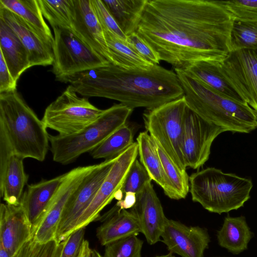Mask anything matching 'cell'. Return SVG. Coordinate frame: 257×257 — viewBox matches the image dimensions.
Wrapping results in <instances>:
<instances>
[{
  "label": "cell",
  "mask_w": 257,
  "mask_h": 257,
  "mask_svg": "<svg viewBox=\"0 0 257 257\" xmlns=\"http://www.w3.org/2000/svg\"><path fill=\"white\" fill-rule=\"evenodd\" d=\"M152 180L146 168L136 159L127 173L121 191L123 196L128 192L134 193L137 195Z\"/></svg>",
  "instance_id": "cell-36"
},
{
  "label": "cell",
  "mask_w": 257,
  "mask_h": 257,
  "mask_svg": "<svg viewBox=\"0 0 257 257\" xmlns=\"http://www.w3.org/2000/svg\"><path fill=\"white\" fill-rule=\"evenodd\" d=\"M17 84L0 52V94L17 90Z\"/></svg>",
  "instance_id": "cell-41"
},
{
  "label": "cell",
  "mask_w": 257,
  "mask_h": 257,
  "mask_svg": "<svg viewBox=\"0 0 257 257\" xmlns=\"http://www.w3.org/2000/svg\"><path fill=\"white\" fill-rule=\"evenodd\" d=\"M190 108L184 96L143 113L146 131L182 170H186L182 145L185 118Z\"/></svg>",
  "instance_id": "cell-7"
},
{
  "label": "cell",
  "mask_w": 257,
  "mask_h": 257,
  "mask_svg": "<svg viewBox=\"0 0 257 257\" xmlns=\"http://www.w3.org/2000/svg\"><path fill=\"white\" fill-rule=\"evenodd\" d=\"M169 256H170V253H169L167 254H165V255L156 256L155 257H169Z\"/></svg>",
  "instance_id": "cell-47"
},
{
  "label": "cell",
  "mask_w": 257,
  "mask_h": 257,
  "mask_svg": "<svg viewBox=\"0 0 257 257\" xmlns=\"http://www.w3.org/2000/svg\"><path fill=\"white\" fill-rule=\"evenodd\" d=\"M47 129L17 90L0 94V163L12 155L43 161L50 147Z\"/></svg>",
  "instance_id": "cell-3"
},
{
  "label": "cell",
  "mask_w": 257,
  "mask_h": 257,
  "mask_svg": "<svg viewBox=\"0 0 257 257\" xmlns=\"http://www.w3.org/2000/svg\"><path fill=\"white\" fill-rule=\"evenodd\" d=\"M89 257H103L99 252L95 249H91L90 252Z\"/></svg>",
  "instance_id": "cell-46"
},
{
  "label": "cell",
  "mask_w": 257,
  "mask_h": 257,
  "mask_svg": "<svg viewBox=\"0 0 257 257\" xmlns=\"http://www.w3.org/2000/svg\"><path fill=\"white\" fill-rule=\"evenodd\" d=\"M107 216L96 229V237L102 245L141 232L139 221L131 211L123 209Z\"/></svg>",
  "instance_id": "cell-23"
},
{
  "label": "cell",
  "mask_w": 257,
  "mask_h": 257,
  "mask_svg": "<svg viewBox=\"0 0 257 257\" xmlns=\"http://www.w3.org/2000/svg\"><path fill=\"white\" fill-rule=\"evenodd\" d=\"M225 131L190 109L185 118L182 152L186 168L198 169L208 160L212 144Z\"/></svg>",
  "instance_id": "cell-12"
},
{
  "label": "cell",
  "mask_w": 257,
  "mask_h": 257,
  "mask_svg": "<svg viewBox=\"0 0 257 257\" xmlns=\"http://www.w3.org/2000/svg\"><path fill=\"white\" fill-rule=\"evenodd\" d=\"M96 165L78 167L65 173L48 210L33 237L39 243L56 239L57 227L64 208L73 193Z\"/></svg>",
  "instance_id": "cell-14"
},
{
  "label": "cell",
  "mask_w": 257,
  "mask_h": 257,
  "mask_svg": "<svg viewBox=\"0 0 257 257\" xmlns=\"http://www.w3.org/2000/svg\"><path fill=\"white\" fill-rule=\"evenodd\" d=\"M137 201V195L134 193L128 192L124 195L122 200L118 201L114 207V209L110 212L120 211L123 209H131L135 205Z\"/></svg>",
  "instance_id": "cell-42"
},
{
  "label": "cell",
  "mask_w": 257,
  "mask_h": 257,
  "mask_svg": "<svg viewBox=\"0 0 257 257\" xmlns=\"http://www.w3.org/2000/svg\"><path fill=\"white\" fill-rule=\"evenodd\" d=\"M138 155L136 142L117 157L94 199L80 217L74 230L85 227L99 217L101 210L121 190L127 173Z\"/></svg>",
  "instance_id": "cell-13"
},
{
  "label": "cell",
  "mask_w": 257,
  "mask_h": 257,
  "mask_svg": "<svg viewBox=\"0 0 257 257\" xmlns=\"http://www.w3.org/2000/svg\"><path fill=\"white\" fill-rule=\"evenodd\" d=\"M234 21L257 22V1H218Z\"/></svg>",
  "instance_id": "cell-35"
},
{
  "label": "cell",
  "mask_w": 257,
  "mask_h": 257,
  "mask_svg": "<svg viewBox=\"0 0 257 257\" xmlns=\"http://www.w3.org/2000/svg\"><path fill=\"white\" fill-rule=\"evenodd\" d=\"M233 23L218 1L148 0L136 32L161 61L183 70L197 61H222L231 51Z\"/></svg>",
  "instance_id": "cell-1"
},
{
  "label": "cell",
  "mask_w": 257,
  "mask_h": 257,
  "mask_svg": "<svg viewBox=\"0 0 257 257\" xmlns=\"http://www.w3.org/2000/svg\"><path fill=\"white\" fill-rule=\"evenodd\" d=\"M126 41L145 59L154 65L159 64L161 60L158 54L136 32L127 36Z\"/></svg>",
  "instance_id": "cell-38"
},
{
  "label": "cell",
  "mask_w": 257,
  "mask_h": 257,
  "mask_svg": "<svg viewBox=\"0 0 257 257\" xmlns=\"http://www.w3.org/2000/svg\"><path fill=\"white\" fill-rule=\"evenodd\" d=\"M33 237L32 225L23 205L2 203L0 206V245L13 256Z\"/></svg>",
  "instance_id": "cell-18"
},
{
  "label": "cell",
  "mask_w": 257,
  "mask_h": 257,
  "mask_svg": "<svg viewBox=\"0 0 257 257\" xmlns=\"http://www.w3.org/2000/svg\"><path fill=\"white\" fill-rule=\"evenodd\" d=\"M127 36L136 32L148 0H101Z\"/></svg>",
  "instance_id": "cell-27"
},
{
  "label": "cell",
  "mask_w": 257,
  "mask_h": 257,
  "mask_svg": "<svg viewBox=\"0 0 257 257\" xmlns=\"http://www.w3.org/2000/svg\"><path fill=\"white\" fill-rule=\"evenodd\" d=\"M143 241L133 235L105 246L103 257H141Z\"/></svg>",
  "instance_id": "cell-34"
},
{
  "label": "cell",
  "mask_w": 257,
  "mask_h": 257,
  "mask_svg": "<svg viewBox=\"0 0 257 257\" xmlns=\"http://www.w3.org/2000/svg\"><path fill=\"white\" fill-rule=\"evenodd\" d=\"M65 176V173L50 180L29 185L24 192L20 204L26 211L33 236L44 219Z\"/></svg>",
  "instance_id": "cell-20"
},
{
  "label": "cell",
  "mask_w": 257,
  "mask_h": 257,
  "mask_svg": "<svg viewBox=\"0 0 257 257\" xmlns=\"http://www.w3.org/2000/svg\"><path fill=\"white\" fill-rule=\"evenodd\" d=\"M0 19L14 31L27 49L31 66L52 65L53 49L23 19L1 5Z\"/></svg>",
  "instance_id": "cell-19"
},
{
  "label": "cell",
  "mask_w": 257,
  "mask_h": 257,
  "mask_svg": "<svg viewBox=\"0 0 257 257\" xmlns=\"http://www.w3.org/2000/svg\"><path fill=\"white\" fill-rule=\"evenodd\" d=\"M103 110L80 97L70 85L46 108L42 121L47 128L60 136L77 133L94 121Z\"/></svg>",
  "instance_id": "cell-8"
},
{
  "label": "cell",
  "mask_w": 257,
  "mask_h": 257,
  "mask_svg": "<svg viewBox=\"0 0 257 257\" xmlns=\"http://www.w3.org/2000/svg\"><path fill=\"white\" fill-rule=\"evenodd\" d=\"M220 67L226 80L257 114V52L232 50Z\"/></svg>",
  "instance_id": "cell-11"
},
{
  "label": "cell",
  "mask_w": 257,
  "mask_h": 257,
  "mask_svg": "<svg viewBox=\"0 0 257 257\" xmlns=\"http://www.w3.org/2000/svg\"><path fill=\"white\" fill-rule=\"evenodd\" d=\"M133 109L121 103L103 110L93 122L79 132L69 135L49 136L54 161L67 165L90 152L118 128L125 124Z\"/></svg>",
  "instance_id": "cell-6"
},
{
  "label": "cell",
  "mask_w": 257,
  "mask_h": 257,
  "mask_svg": "<svg viewBox=\"0 0 257 257\" xmlns=\"http://www.w3.org/2000/svg\"><path fill=\"white\" fill-rule=\"evenodd\" d=\"M37 243L34 237L26 242L12 257H30Z\"/></svg>",
  "instance_id": "cell-43"
},
{
  "label": "cell",
  "mask_w": 257,
  "mask_h": 257,
  "mask_svg": "<svg viewBox=\"0 0 257 257\" xmlns=\"http://www.w3.org/2000/svg\"><path fill=\"white\" fill-rule=\"evenodd\" d=\"M189 185L193 202L221 214L242 207L250 198L253 183L249 178L210 167L192 174Z\"/></svg>",
  "instance_id": "cell-5"
},
{
  "label": "cell",
  "mask_w": 257,
  "mask_h": 257,
  "mask_svg": "<svg viewBox=\"0 0 257 257\" xmlns=\"http://www.w3.org/2000/svg\"><path fill=\"white\" fill-rule=\"evenodd\" d=\"M103 31L112 64L125 69H148L154 65L141 56L127 41L107 30Z\"/></svg>",
  "instance_id": "cell-28"
},
{
  "label": "cell",
  "mask_w": 257,
  "mask_h": 257,
  "mask_svg": "<svg viewBox=\"0 0 257 257\" xmlns=\"http://www.w3.org/2000/svg\"><path fill=\"white\" fill-rule=\"evenodd\" d=\"M230 45L231 51L248 49L257 52V22L234 21Z\"/></svg>",
  "instance_id": "cell-33"
},
{
  "label": "cell",
  "mask_w": 257,
  "mask_h": 257,
  "mask_svg": "<svg viewBox=\"0 0 257 257\" xmlns=\"http://www.w3.org/2000/svg\"><path fill=\"white\" fill-rule=\"evenodd\" d=\"M189 108L225 132L249 133L257 128V114L244 101L227 97L182 69H175Z\"/></svg>",
  "instance_id": "cell-4"
},
{
  "label": "cell",
  "mask_w": 257,
  "mask_h": 257,
  "mask_svg": "<svg viewBox=\"0 0 257 257\" xmlns=\"http://www.w3.org/2000/svg\"><path fill=\"white\" fill-rule=\"evenodd\" d=\"M65 240L59 241L56 239L45 243L37 242L30 257H60Z\"/></svg>",
  "instance_id": "cell-40"
},
{
  "label": "cell",
  "mask_w": 257,
  "mask_h": 257,
  "mask_svg": "<svg viewBox=\"0 0 257 257\" xmlns=\"http://www.w3.org/2000/svg\"><path fill=\"white\" fill-rule=\"evenodd\" d=\"M90 5L103 30H107L126 41L127 36L120 29L101 0H90Z\"/></svg>",
  "instance_id": "cell-37"
},
{
  "label": "cell",
  "mask_w": 257,
  "mask_h": 257,
  "mask_svg": "<svg viewBox=\"0 0 257 257\" xmlns=\"http://www.w3.org/2000/svg\"><path fill=\"white\" fill-rule=\"evenodd\" d=\"M137 218L142 233L150 245L160 240L167 218L151 182L137 194L130 210Z\"/></svg>",
  "instance_id": "cell-17"
},
{
  "label": "cell",
  "mask_w": 257,
  "mask_h": 257,
  "mask_svg": "<svg viewBox=\"0 0 257 257\" xmlns=\"http://www.w3.org/2000/svg\"><path fill=\"white\" fill-rule=\"evenodd\" d=\"M134 143L133 130L125 123L111 134L89 154L95 159L109 160L117 157Z\"/></svg>",
  "instance_id": "cell-31"
},
{
  "label": "cell",
  "mask_w": 257,
  "mask_h": 257,
  "mask_svg": "<svg viewBox=\"0 0 257 257\" xmlns=\"http://www.w3.org/2000/svg\"><path fill=\"white\" fill-rule=\"evenodd\" d=\"M23 160L12 155L0 164L1 196L6 204L18 205L21 203L24 187L28 180Z\"/></svg>",
  "instance_id": "cell-21"
},
{
  "label": "cell",
  "mask_w": 257,
  "mask_h": 257,
  "mask_svg": "<svg viewBox=\"0 0 257 257\" xmlns=\"http://www.w3.org/2000/svg\"><path fill=\"white\" fill-rule=\"evenodd\" d=\"M90 250L88 241L84 240L79 257H89Z\"/></svg>",
  "instance_id": "cell-44"
},
{
  "label": "cell",
  "mask_w": 257,
  "mask_h": 257,
  "mask_svg": "<svg viewBox=\"0 0 257 257\" xmlns=\"http://www.w3.org/2000/svg\"><path fill=\"white\" fill-rule=\"evenodd\" d=\"M71 29L92 50L112 64L103 29L90 5V0H72Z\"/></svg>",
  "instance_id": "cell-16"
},
{
  "label": "cell",
  "mask_w": 257,
  "mask_h": 257,
  "mask_svg": "<svg viewBox=\"0 0 257 257\" xmlns=\"http://www.w3.org/2000/svg\"><path fill=\"white\" fill-rule=\"evenodd\" d=\"M253 236L245 217L243 216L225 217L222 227L217 231L219 245L234 254L247 248L248 244Z\"/></svg>",
  "instance_id": "cell-24"
},
{
  "label": "cell",
  "mask_w": 257,
  "mask_h": 257,
  "mask_svg": "<svg viewBox=\"0 0 257 257\" xmlns=\"http://www.w3.org/2000/svg\"><path fill=\"white\" fill-rule=\"evenodd\" d=\"M137 142L141 163L152 180L165 190L167 181L155 141L146 131L139 134Z\"/></svg>",
  "instance_id": "cell-29"
},
{
  "label": "cell",
  "mask_w": 257,
  "mask_h": 257,
  "mask_svg": "<svg viewBox=\"0 0 257 257\" xmlns=\"http://www.w3.org/2000/svg\"><path fill=\"white\" fill-rule=\"evenodd\" d=\"M0 5L23 19L53 49L54 36L44 20L38 0H0Z\"/></svg>",
  "instance_id": "cell-26"
},
{
  "label": "cell",
  "mask_w": 257,
  "mask_h": 257,
  "mask_svg": "<svg viewBox=\"0 0 257 257\" xmlns=\"http://www.w3.org/2000/svg\"><path fill=\"white\" fill-rule=\"evenodd\" d=\"M116 158L97 164L70 197L57 227L56 239L59 241L64 240L74 231L80 217L94 199Z\"/></svg>",
  "instance_id": "cell-10"
},
{
  "label": "cell",
  "mask_w": 257,
  "mask_h": 257,
  "mask_svg": "<svg viewBox=\"0 0 257 257\" xmlns=\"http://www.w3.org/2000/svg\"><path fill=\"white\" fill-rule=\"evenodd\" d=\"M156 144L167 181L163 190L165 194L172 199L185 198L189 192V176L186 170L181 169L160 146Z\"/></svg>",
  "instance_id": "cell-30"
},
{
  "label": "cell",
  "mask_w": 257,
  "mask_h": 257,
  "mask_svg": "<svg viewBox=\"0 0 257 257\" xmlns=\"http://www.w3.org/2000/svg\"><path fill=\"white\" fill-rule=\"evenodd\" d=\"M87 97L118 101L134 109H151L184 96L176 73L159 65L125 69L111 63L59 79Z\"/></svg>",
  "instance_id": "cell-2"
},
{
  "label": "cell",
  "mask_w": 257,
  "mask_h": 257,
  "mask_svg": "<svg viewBox=\"0 0 257 257\" xmlns=\"http://www.w3.org/2000/svg\"><path fill=\"white\" fill-rule=\"evenodd\" d=\"M218 257H220V256H218Z\"/></svg>",
  "instance_id": "cell-49"
},
{
  "label": "cell",
  "mask_w": 257,
  "mask_h": 257,
  "mask_svg": "<svg viewBox=\"0 0 257 257\" xmlns=\"http://www.w3.org/2000/svg\"><path fill=\"white\" fill-rule=\"evenodd\" d=\"M44 17L52 28L71 29L72 0H38Z\"/></svg>",
  "instance_id": "cell-32"
},
{
  "label": "cell",
  "mask_w": 257,
  "mask_h": 257,
  "mask_svg": "<svg viewBox=\"0 0 257 257\" xmlns=\"http://www.w3.org/2000/svg\"><path fill=\"white\" fill-rule=\"evenodd\" d=\"M0 52L14 80L31 66L30 55L14 31L0 19Z\"/></svg>",
  "instance_id": "cell-22"
},
{
  "label": "cell",
  "mask_w": 257,
  "mask_h": 257,
  "mask_svg": "<svg viewBox=\"0 0 257 257\" xmlns=\"http://www.w3.org/2000/svg\"><path fill=\"white\" fill-rule=\"evenodd\" d=\"M161 237L170 252L181 257H204V251L210 241L206 228L187 226L168 218Z\"/></svg>",
  "instance_id": "cell-15"
},
{
  "label": "cell",
  "mask_w": 257,
  "mask_h": 257,
  "mask_svg": "<svg viewBox=\"0 0 257 257\" xmlns=\"http://www.w3.org/2000/svg\"><path fill=\"white\" fill-rule=\"evenodd\" d=\"M85 227L80 228L72 232L65 239V242L60 257H79L84 241Z\"/></svg>",
  "instance_id": "cell-39"
},
{
  "label": "cell",
  "mask_w": 257,
  "mask_h": 257,
  "mask_svg": "<svg viewBox=\"0 0 257 257\" xmlns=\"http://www.w3.org/2000/svg\"><path fill=\"white\" fill-rule=\"evenodd\" d=\"M170 253V256L169 257H176L175 256H174V255H173V253H171V252H169Z\"/></svg>",
  "instance_id": "cell-48"
},
{
  "label": "cell",
  "mask_w": 257,
  "mask_h": 257,
  "mask_svg": "<svg viewBox=\"0 0 257 257\" xmlns=\"http://www.w3.org/2000/svg\"><path fill=\"white\" fill-rule=\"evenodd\" d=\"M52 71L56 80L110 63L82 41L71 29L53 28Z\"/></svg>",
  "instance_id": "cell-9"
},
{
  "label": "cell",
  "mask_w": 257,
  "mask_h": 257,
  "mask_svg": "<svg viewBox=\"0 0 257 257\" xmlns=\"http://www.w3.org/2000/svg\"><path fill=\"white\" fill-rule=\"evenodd\" d=\"M0 257H12L10 253L0 245Z\"/></svg>",
  "instance_id": "cell-45"
},
{
  "label": "cell",
  "mask_w": 257,
  "mask_h": 257,
  "mask_svg": "<svg viewBox=\"0 0 257 257\" xmlns=\"http://www.w3.org/2000/svg\"><path fill=\"white\" fill-rule=\"evenodd\" d=\"M220 62L210 60L197 61L183 70L221 94L243 101L223 75Z\"/></svg>",
  "instance_id": "cell-25"
}]
</instances>
